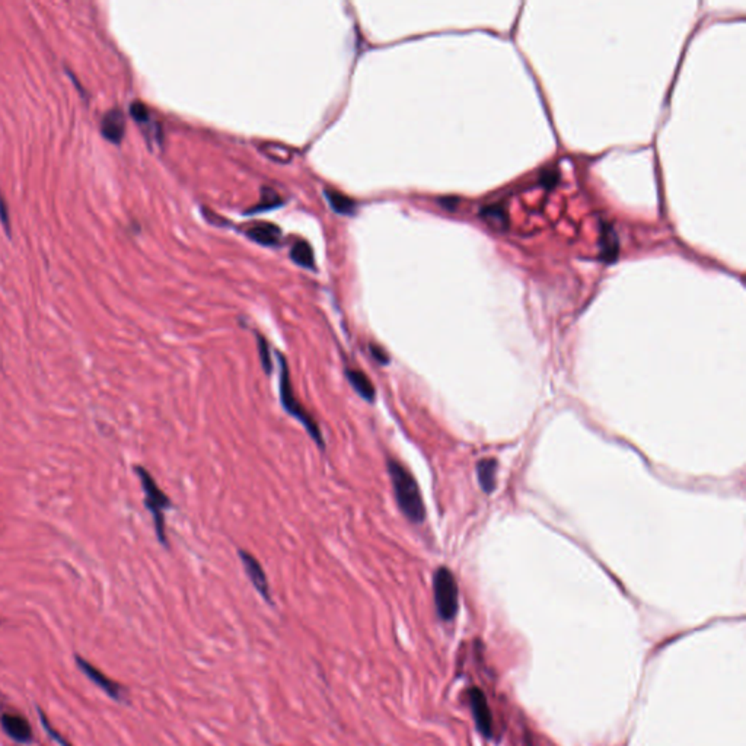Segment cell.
Returning a JSON list of instances; mask_svg holds the SVG:
<instances>
[{"label": "cell", "instance_id": "obj_15", "mask_svg": "<svg viewBox=\"0 0 746 746\" xmlns=\"http://www.w3.org/2000/svg\"><path fill=\"white\" fill-rule=\"evenodd\" d=\"M481 216L484 217V221L487 223H490L491 226H495L497 229H503L508 226L506 210H504L500 204L486 206V208L481 209Z\"/></svg>", "mask_w": 746, "mask_h": 746}, {"label": "cell", "instance_id": "obj_7", "mask_svg": "<svg viewBox=\"0 0 746 746\" xmlns=\"http://www.w3.org/2000/svg\"><path fill=\"white\" fill-rule=\"evenodd\" d=\"M469 706H471L473 716L480 733L486 738H491L493 736V717H491V711H490L484 693L478 690V688L469 690Z\"/></svg>", "mask_w": 746, "mask_h": 746}, {"label": "cell", "instance_id": "obj_16", "mask_svg": "<svg viewBox=\"0 0 746 746\" xmlns=\"http://www.w3.org/2000/svg\"><path fill=\"white\" fill-rule=\"evenodd\" d=\"M290 257L295 262L301 264L303 267H312L314 266V251L305 240H299V243L293 244L290 249Z\"/></svg>", "mask_w": 746, "mask_h": 746}, {"label": "cell", "instance_id": "obj_17", "mask_svg": "<svg viewBox=\"0 0 746 746\" xmlns=\"http://www.w3.org/2000/svg\"><path fill=\"white\" fill-rule=\"evenodd\" d=\"M256 337H257V349H258V358H260L261 367H262V371L266 372V375L270 376L273 373V371H274V363H273V358H271L270 344L266 340V337L261 336L260 332H257Z\"/></svg>", "mask_w": 746, "mask_h": 746}, {"label": "cell", "instance_id": "obj_12", "mask_svg": "<svg viewBox=\"0 0 746 746\" xmlns=\"http://www.w3.org/2000/svg\"><path fill=\"white\" fill-rule=\"evenodd\" d=\"M601 258L606 262L615 261L619 249L618 236L610 223H604L601 234Z\"/></svg>", "mask_w": 746, "mask_h": 746}, {"label": "cell", "instance_id": "obj_8", "mask_svg": "<svg viewBox=\"0 0 746 746\" xmlns=\"http://www.w3.org/2000/svg\"><path fill=\"white\" fill-rule=\"evenodd\" d=\"M344 375H346V380L356 394H358L363 401H366V403L369 404L375 403L376 389L369 376H367L363 371L358 369V367H347V369L344 371Z\"/></svg>", "mask_w": 746, "mask_h": 746}, {"label": "cell", "instance_id": "obj_5", "mask_svg": "<svg viewBox=\"0 0 746 746\" xmlns=\"http://www.w3.org/2000/svg\"><path fill=\"white\" fill-rule=\"evenodd\" d=\"M238 557L240 560V563H243L245 575L252 586H254V589L258 592V595L264 601L271 604L273 601H271V590H270V583L267 579V573L261 566L260 561L252 556L249 551H245V549H238Z\"/></svg>", "mask_w": 746, "mask_h": 746}, {"label": "cell", "instance_id": "obj_20", "mask_svg": "<svg viewBox=\"0 0 746 746\" xmlns=\"http://www.w3.org/2000/svg\"><path fill=\"white\" fill-rule=\"evenodd\" d=\"M38 714H40V720H41V725H42L44 730L49 733V736H50L55 743H59V746H72L71 743H69V742L62 736V734H60L59 732H55V730L51 728L50 721H49L47 716H45V714L42 713V710H40V713H38Z\"/></svg>", "mask_w": 746, "mask_h": 746}, {"label": "cell", "instance_id": "obj_13", "mask_svg": "<svg viewBox=\"0 0 746 746\" xmlns=\"http://www.w3.org/2000/svg\"><path fill=\"white\" fill-rule=\"evenodd\" d=\"M478 481L486 493H491L496 487L497 464L495 459H483L477 467Z\"/></svg>", "mask_w": 746, "mask_h": 746}, {"label": "cell", "instance_id": "obj_6", "mask_svg": "<svg viewBox=\"0 0 746 746\" xmlns=\"http://www.w3.org/2000/svg\"><path fill=\"white\" fill-rule=\"evenodd\" d=\"M75 660H76L79 671H82L90 682H94L99 688V690L104 691L108 697H111L114 701H123V699H124V688L120 684L110 680L107 675L102 673L98 668H95L94 664L89 663L82 656H76Z\"/></svg>", "mask_w": 746, "mask_h": 746}, {"label": "cell", "instance_id": "obj_14", "mask_svg": "<svg viewBox=\"0 0 746 746\" xmlns=\"http://www.w3.org/2000/svg\"><path fill=\"white\" fill-rule=\"evenodd\" d=\"M324 194H325V197H327L331 208L334 209V212L341 213V214L353 213L356 204L350 197L346 196V194H343L341 191L334 190V188H327L324 191Z\"/></svg>", "mask_w": 746, "mask_h": 746}, {"label": "cell", "instance_id": "obj_23", "mask_svg": "<svg viewBox=\"0 0 746 746\" xmlns=\"http://www.w3.org/2000/svg\"><path fill=\"white\" fill-rule=\"evenodd\" d=\"M0 222H2V225L5 226L6 232L10 234V226H9V212H8V206H6V201L3 200V196L0 194Z\"/></svg>", "mask_w": 746, "mask_h": 746}, {"label": "cell", "instance_id": "obj_4", "mask_svg": "<svg viewBox=\"0 0 746 746\" xmlns=\"http://www.w3.org/2000/svg\"><path fill=\"white\" fill-rule=\"evenodd\" d=\"M436 612L442 621H452L458 612V584L452 571L446 567L436 570L433 576Z\"/></svg>", "mask_w": 746, "mask_h": 746}, {"label": "cell", "instance_id": "obj_11", "mask_svg": "<svg viewBox=\"0 0 746 746\" xmlns=\"http://www.w3.org/2000/svg\"><path fill=\"white\" fill-rule=\"evenodd\" d=\"M280 235L282 232L279 226L267 223V222L257 223L248 229V236L252 240H256V243L262 245H275L279 243Z\"/></svg>", "mask_w": 746, "mask_h": 746}, {"label": "cell", "instance_id": "obj_1", "mask_svg": "<svg viewBox=\"0 0 746 746\" xmlns=\"http://www.w3.org/2000/svg\"><path fill=\"white\" fill-rule=\"evenodd\" d=\"M386 469L401 513L411 523H423L426 519V508H424L421 491L414 475L403 464L393 458H388Z\"/></svg>", "mask_w": 746, "mask_h": 746}, {"label": "cell", "instance_id": "obj_18", "mask_svg": "<svg viewBox=\"0 0 746 746\" xmlns=\"http://www.w3.org/2000/svg\"><path fill=\"white\" fill-rule=\"evenodd\" d=\"M280 204H282V200H280L279 194L275 192L274 190L269 188V187H264V188H261V200L256 206V210L257 212L267 210V209L277 208V206H280Z\"/></svg>", "mask_w": 746, "mask_h": 746}, {"label": "cell", "instance_id": "obj_24", "mask_svg": "<svg viewBox=\"0 0 746 746\" xmlns=\"http://www.w3.org/2000/svg\"><path fill=\"white\" fill-rule=\"evenodd\" d=\"M558 179V172L557 171H547L545 174L541 175V182L544 184L545 187H553L556 186V182Z\"/></svg>", "mask_w": 746, "mask_h": 746}, {"label": "cell", "instance_id": "obj_19", "mask_svg": "<svg viewBox=\"0 0 746 746\" xmlns=\"http://www.w3.org/2000/svg\"><path fill=\"white\" fill-rule=\"evenodd\" d=\"M261 151L266 153L267 156H270L271 159H275V160H282V162H286V160H290L292 158V151L289 147H284L282 145H274V143H264L261 146Z\"/></svg>", "mask_w": 746, "mask_h": 746}, {"label": "cell", "instance_id": "obj_9", "mask_svg": "<svg viewBox=\"0 0 746 746\" xmlns=\"http://www.w3.org/2000/svg\"><path fill=\"white\" fill-rule=\"evenodd\" d=\"M0 723H2L3 732L15 742L29 743L32 741V729L27 719L16 714H3Z\"/></svg>", "mask_w": 746, "mask_h": 746}, {"label": "cell", "instance_id": "obj_10", "mask_svg": "<svg viewBox=\"0 0 746 746\" xmlns=\"http://www.w3.org/2000/svg\"><path fill=\"white\" fill-rule=\"evenodd\" d=\"M101 132L108 142L120 143L125 132V119L120 108H112L105 112L101 121Z\"/></svg>", "mask_w": 746, "mask_h": 746}, {"label": "cell", "instance_id": "obj_21", "mask_svg": "<svg viewBox=\"0 0 746 746\" xmlns=\"http://www.w3.org/2000/svg\"><path fill=\"white\" fill-rule=\"evenodd\" d=\"M130 114H132V117L136 121H139V123H146V121H149V119H151V111H149V108L143 104L142 101L132 102Z\"/></svg>", "mask_w": 746, "mask_h": 746}, {"label": "cell", "instance_id": "obj_2", "mask_svg": "<svg viewBox=\"0 0 746 746\" xmlns=\"http://www.w3.org/2000/svg\"><path fill=\"white\" fill-rule=\"evenodd\" d=\"M275 354H277V366H279V397H280V404L283 410L288 412L290 417L299 421L302 424V427L309 434V438L312 439V442L319 447L321 451H324L325 439H324L323 430H321L319 424L314 419V416L305 408V406L295 394L288 359H286V356L280 351H275Z\"/></svg>", "mask_w": 746, "mask_h": 746}, {"label": "cell", "instance_id": "obj_3", "mask_svg": "<svg viewBox=\"0 0 746 746\" xmlns=\"http://www.w3.org/2000/svg\"><path fill=\"white\" fill-rule=\"evenodd\" d=\"M134 473L139 477L142 488L145 491V506L152 514L155 532L158 536V541L160 545L168 547V536H166V527H165V512L172 508L171 499L165 495L158 486L152 474L147 471L146 468L136 465Z\"/></svg>", "mask_w": 746, "mask_h": 746}, {"label": "cell", "instance_id": "obj_22", "mask_svg": "<svg viewBox=\"0 0 746 746\" xmlns=\"http://www.w3.org/2000/svg\"><path fill=\"white\" fill-rule=\"evenodd\" d=\"M369 351L372 354L373 360L380 364V366H388L389 362H391V358H389V354L385 351V349L382 346H380V344H371L369 346Z\"/></svg>", "mask_w": 746, "mask_h": 746}]
</instances>
